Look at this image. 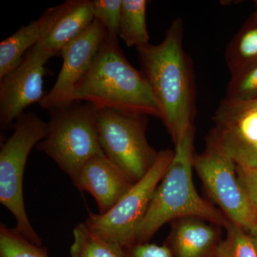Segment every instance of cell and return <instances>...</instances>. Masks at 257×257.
<instances>
[{
    "instance_id": "1",
    "label": "cell",
    "mask_w": 257,
    "mask_h": 257,
    "mask_svg": "<svg viewBox=\"0 0 257 257\" xmlns=\"http://www.w3.org/2000/svg\"><path fill=\"white\" fill-rule=\"evenodd\" d=\"M183 24L175 19L159 45L138 47L142 72L160 111V119L175 145L193 126L194 87L192 67L183 48Z\"/></svg>"
},
{
    "instance_id": "2",
    "label": "cell",
    "mask_w": 257,
    "mask_h": 257,
    "mask_svg": "<svg viewBox=\"0 0 257 257\" xmlns=\"http://www.w3.org/2000/svg\"><path fill=\"white\" fill-rule=\"evenodd\" d=\"M72 99L90 103L98 109L160 118L146 77L126 60L118 37L108 33L92 67L74 87Z\"/></svg>"
},
{
    "instance_id": "3",
    "label": "cell",
    "mask_w": 257,
    "mask_h": 257,
    "mask_svg": "<svg viewBox=\"0 0 257 257\" xmlns=\"http://www.w3.org/2000/svg\"><path fill=\"white\" fill-rule=\"evenodd\" d=\"M194 128L175 145L173 158L154 193L135 236L136 243H148L167 223L196 216L225 227L229 222L219 209L198 194L192 179Z\"/></svg>"
},
{
    "instance_id": "4",
    "label": "cell",
    "mask_w": 257,
    "mask_h": 257,
    "mask_svg": "<svg viewBox=\"0 0 257 257\" xmlns=\"http://www.w3.org/2000/svg\"><path fill=\"white\" fill-rule=\"evenodd\" d=\"M96 110L90 103L77 101L52 109L48 133L36 146L55 161L73 184L87 161L104 155L96 130Z\"/></svg>"
},
{
    "instance_id": "5",
    "label": "cell",
    "mask_w": 257,
    "mask_h": 257,
    "mask_svg": "<svg viewBox=\"0 0 257 257\" xmlns=\"http://www.w3.org/2000/svg\"><path fill=\"white\" fill-rule=\"evenodd\" d=\"M13 127L11 136L1 144L0 202L15 216V229L30 242L42 246V240L30 224L25 209L23 177L32 148L47 137L48 122L35 113H24Z\"/></svg>"
},
{
    "instance_id": "6",
    "label": "cell",
    "mask_w": 257,
    "mask_h": 257,
    "mask_svg": "<svg viewBox=\"0 0 257 257\" xmlns=\"http://www.w3.org/2000/svg\"><path fill=\"white\" fill-rule=\"evenodd\" d=\"M147 117L115 109L96 110V130L104 155L134 184L146 175L158 155L147 141Z\"/></svg>"
},
{
    "instance_id": "7",
    "label": "cell",
    "mask_w": 257,
    "mask_h": 257,
    "mask_svg": "<svg viewBox=\"0 0 257 257\" xmlns=\"http://www.w3.org/2000/svg\"><path fill=\"white\" fill-rule=\"evenodd\" d=\"M175 152L161 150L151 169L132 186L124 196L104 214H91L84 224L101 239L128 248L135 244V236Z\"/></svg>"
},
{
    "instance_id": "8",
    "label": "cell",
    "mask_w": 257,
    "mask_h": 257,
    "mask_svg": "<svg viewBox=\"0 0 257 257\" xmlns=\"http://www.w3.org/2000/svg\"><path fill=\"white\" fill-rule=\"evenodd\" d=\"M193 167L208 195L228 220L250 231L257 219L236 173V165L214 133L207 140L205 150L194 155Z\"/></svg>"
},
{
    "instance_id": "9",
    "label": "cell",
    "mask_w": 257,
    "mask_h": 257,
    "mask_svg": "<svg viewBox=\"0 0 257 257\" xmlns=\"http://www.w3.org/2000/svg\"><path fill=\"white\" fill-rule=\"evenodd\" d=\"M54 55L37 44L17 67L0 79V126L13 127L24 111L41 101L45 65Z\"/></svg>"
},
{
    "instance_id": "10",
    "label": "cell",
    "mask_w": 257,
    "mask_h": 257,
    "mask_svg": "<svg viewBox=\"0 0 257 257\" xmlns=\"http://www.w3.org/2000/svg\"><path fill=\"white\" fill-rule=\"evenodd\" d=\"M106 35L104 27L94 20L80 36L62 49V68L53 87L40 101L42 108L52 110L74 103V87L92 67Z\"/></svg>"
},
{
    "instance_id": "11",
    "label": "cell",
    "mask_w": 257,
    "mask_h": 257,
    "mask_svg": "<svg viewBox=\"0 0 257 257\" xmlns=\"http://www.w3.org/2000/svg\"><path fill=\"white\" fill-rule=\"evenodd\" d=\"M95 199L99 214L110 210L134 183L105 155L87 161L74 183Z\"/></svg>"
},
{
    "instance_id": "12",
    "label": "cell",
    "mask_w": 257,
    "mask_h": 257,
    "mask_svg": "<svg viewBox=\"0 0 257 257\" xmlns=\"http://www.w3.org/2000/svg\"><path fill=\"white\" fill-rule=\"evenodd\" d=\"M50 9V18L38 44L55 56L86 31L94 18L90 0H68Z\"/></svg>"
},
{
    "instance_id": "13",
    "label": "cell",
    "mask_w": 257,
    "mask_h": 257,
    "mask_svg": "<svg viewBox=\"0 0 257 257\" xmlns=\"http://www.w3.org/2000/svg\"><path fill=\"white\" fill-rule=\"evenodd\" d=\"M220 228L196 216L180 218L172 221L165 244L174 257H215Z\"/></svg>"
},
{
    "instance_id": "14",
    "label": "cell",
    "mask_w": 257,
    "mask_h": 257,
    "mask_svg": "<svg viewBox=\"0 0 257 257\" xmlns=\"http://www.w3.org/2000/svg\"><path fill=\"white\" fill-rule=\"evenodd\" d=\"M50 9L26 26L22 27L0 43V79L20 64L29 50L41 40L50 18Z\"/></svg>"
},
{
    "instance_id": "15",
    "label": "cell",
    "mask_w": 257,
    "mask_h": 257,
    "mask_svg": "<svg viewBox=\"0 0 257 257\" xmlns=\"http://www.w3.org/2000/svg\"><path fill=\"white\" fill-rule=\"evenodd\" d=\"M147 5L146 0H122L118 37L127 47L138 48L150 43L147 28Z\"/></svg>"
},
{
    "instance_id": "16",
    "label": "cell",
    "mask_w": 257,
    "mask_h": 257,
    "mask_svg": "<svg viewBox=\"0 0 257 257\" xmlns=\"http://www.w3.org/2000/svg\"><path fill=\"white\" fill-rule=\"evenodd\" d=\"M225 56L231 75L257 63V15L233 37Z\"/></svg>"
},
{
    "instance_id": "17",
    "label": "cell",
    "mask_w": 257,
    "mask_h": 257,
    "mask_svg": "<svg viewBox=\"0 0 257 257\" xmlns=\"http://www.w3.org/2000/svg\"><path fill=\"white\" fill-rule=\"evenodd\" d=\"M73 237L71 257H128L124 247L96 236L84 223L76 226Z\"/></svg>"
},
{
    "instance_id": "18",
    "label": "cell",
    "mask_w": 257,
    "mask_h": 257,
    "mask_svg": "<svg viewBox=\"0 0 257 257\" xmlns=\"http://www.w3.org/2000/svg\"><path fill=\"white\" fill-rule=\"evenodd\" d=\"M214 133L236 165L257 169V143L245 141L224 128L216 127Z\"/></svg>"
},
{
    "instance_id": "19",
    "label": "cell",
    "mask_w": 257,
    "mask_h": 257,
    "mask_svg": "<svg viewBox=\"0 0 257 257\" xmlns=\"http://www.w3.org/2000/svg\"><path fill=\"white\" fill-rule=\"evenodd\" d=\"M226 236L219 243L215 257H257V249L247 231L229 221Z\"/></svg>"
},
{
    "instance_id": "20",
    "label": "cell",
    "mask_w": 257,
    "mask_h": 257,
    "mask_svg": "<svg viewBox=\"0 0 257 257\" xmlns=\"http://www.w3.org/2000/svg\"><path fill=\"white\" fill-rule=\"evenodd\" d=\"M0 257H49L46 248L33 244L15 228L0 226Z\"/></svg>"
},
{
    "instance_id": "21",
    "label": "cell",
    "mask_w": 257,
    "mask_h": 257,
    "mask_svg": "<svg viewBox=\"0 0 257 257\" xmlns=\"http://www.w3.org/2000/svg\"><path fill=\"white\" fill-rule=\"evenodd\" d=\"M225 98L233 100H249L257 98V63L231 75Z\"/></svg>"
},
{
    "instance_id": "22",
    "label": "cell",
    "mask_w": 257,
    "mask_h": 257,
    "mask_svg": "<svg viewBox=\"0 0 257 257\" xmlns=\"http://www.w3.org/2000/svg\"><path fill=\"white\" fill-rule=\"evenodd\" d=\"M94 20L111 36L118 37L122 0H93Z\"/></svg>"
},
{
    "instance_id": "23",
    "label": "cell",
    "mask_w": 257,
    "mask_h": 257,
    "mask_svg": "<svg viewBox=\"0 0 257 257\" xmlns=\"http://www.w3.org/2000/svg\"><path fill=\"white\" fill-rule=\"evenodd\" d=\"M236 173L257 219V169L236 165Z\"/></svg>"
},
{
    "instance_id": "24",
    "label": "cell",
    "mask_w": 257,
    "mask_h": 257,
    "mask_svg": "<svg viewBox=\"0 0 257 257\" xmlns=\"http://www.w3.org/2000/svg\"><path fill=\"white\" fill-rule=\"evenodd\" d=\"M125 249L128 257H174L170 247L166 244L136 243Z\"/></svg>"
},
{
    "instance_id": "25",
    "label": "cell",
    "mask_w": 257,
    "mask_h": 257,
    "mask_svg": "<svg viewBox=\"0 0 257 257\" xmlns=\"http://www.w3.org/2000/svg\"><path fill=\"white\" fill-rule=\"evenodd\" d=\"M233 100V99H231ZM240 108L246 110L256 111L257 112V98L249 99V100H233Z\"/></svg>"
},
{
    "instance_id": "26",
    "label": "cell",
    "mask_w": 257,
    "mask_h": 257,
    "mask_svg": "<svg viewBox=\"0 0 257 257\" xmlns=\"http://www.w3.org/2000/svg\"><path fill=\"white\" fill-rule=\"evenodd\" d=\"M248 233L249 236H251V239H252L253 242L254 243L257 249V224Z\"/></svg>"
},
{
    "instance_id": "27",
    "label": "cell",
    "mask_w": 257,
    "mask_h": 257,
    "mask_svg": "<svg viewBox=\"0 0 257 257\" xmlns=\"http://www.w3.org/2000/svg\"><path fill=\"white\" fill-rule=\"evenodd\" d=\"M256 4H257V2H256Z\"/></svg>"
}]
</instances>
